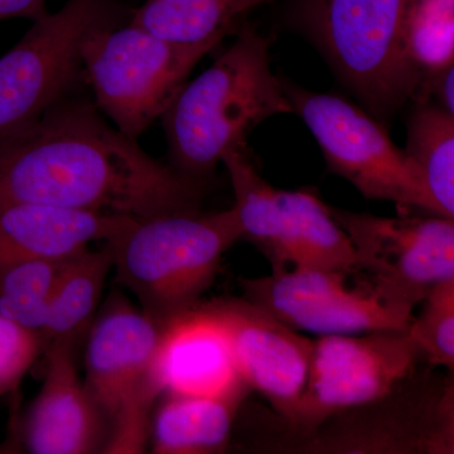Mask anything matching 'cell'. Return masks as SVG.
<instances>
[{
	"label": "cell",
	"mask_w": 454,
	"mask_h": 454,
	"mask_svg": "<svg viewBox=\"0 0 454 454\" xmlns=\"http://www.w3.org/2000/svg\"><path fill=\"white\" fill-rule=\"evenodd\" d=\"M454 66L444 70L443 73L433 77L428 85V98L435 95L438 98V106L454 114Z\"/></svg>",
	"instance_id": "4316f807"
},
{
	"label": "cell",
	"mask_w": 454,
	"mask_h": 454,
	"mask_svg": "<svg viewBox=\"0 0 454 454\" xmlns=\"http://www.w3.org/2000/svg\"><path fill=\"white\" fill-rule=\"evenodd\" d=\"M328 208L354 247L361 286L385 306L413 315L430 288L454 279V219Z\"/></svg>",
	"instance_id": "30bf717a"
},
{
	"label": "cell",
	"mask_w": 454,
	"mask_h": 454,
	"mask_svg": "<svg viewBox=\"0 0 454 454\" xmlns=\"http://www.w3.org/2000/svg\"><path fill=\"white\" fill-rule=\"evenodd\" d=\"M67 259L27 260L0 267V317L40 334Z\"/></svg>",
	"instance_id": "603a6c76"
},
{
	"label": "cell",
	"mask_w": 454,
	"mask_h": 454,
	"mask_svg": "<svg viewBox=\"0 0 454 454\" xmlns=\"http://www.w3.org/2000/svg\"><path fill=\"white\" fill-rule=\"evenodd\" d=\"M420 304L423 309L411 319L408 333L422 363L453 372L454 279L435 284Z\"/></svg>",
	"instance_id": "cb8c5ba5"
},
{
	"label": "cell",
	"mask_w": 454,
	"mask_h": 454,
	"mask_svg": "<svg viewBox=\"0 0 454 454\" xmlns=\"http://www.w3.org/2000/svg\"><path fill=\"white\" fill-rule=\"evenodd\" d=\"M47 2L49 0H0V22L14 18L35 22L49 13Z\"/></svg>",
	"instance_id": "484cf974"
},
{
	"label": "cell",
	"mask_w": 454,
	"mask_h": 454,
	"mask_svg": "<svg viewBox=\"0 0 454 454\" xmlns=\"http://www.w3.org/2000/svg\"><path fill=\"white\" fill-rule=\"evenodd\" d=\"M282 83L293 113L312 131L331 172L367 200L395 203L400 214L435 215L419 170L381 121L346 98Z\"/></svg>",
	"instance_id": "9c48e42d"
},
{
	"label": "cell",
	"mask_w": 454,
	"mask_h": 454,
	"mask_svg": "<svg viewBox=\"0 0 454 454\" xmlns=\"http://www.w3.org/2000/svg\"><path fill=\"white\" fill-rule=\"evenodd\" d=\"M114 268L113 247L82 250L65 262L41 331L42 354L57 343L79 345L97 318L107 277Z\"/></svg>",
	"instance_id": "ac0fdd59"
},
{
	"label": "cell",
	"mask_w": 454,
	"mask_h": 454,
	"mask_svg": "<svg viewBox=\"0 0 454 454\" xmlns=\"http://www.w3.org/2000/svg\"><path fill=\"white\" fill-rule=\"evenodd\" d=\"M405 44L423 80V103L433 77L454 66V0H411L405 20Z\"/></svg>",
	"instance_id": "7402d4cb"
},
{
	"label": "cell",
	"mask_w": 454,
	"mask_h": 454,
	"mask_svg": "<svg viewBox=\"0 0 454 454\" xmlns=\"http://www.w3.org/2000/svg\"><path fill=\"white\" fill-rule=\"evenodd\" d=\"M153 411L149 442L155 454L226 452L239 409L247 396L164 393Z\"/></svg>",
	"instance_id": "e0dca14e"
},
{
	"label": "cell",
	"mask_w": 454,
	"mask_h": 454,
	"mask_svg": "<svg viewBox=\"0 0 454 454\" xmlns=\"http://www.w3.org/2000/svg\"><path fill=\"white\" fill-rule=\"evenodd\" d=\"M270 0H145L130 22L181 44H217Z\"/></svg>",
	"instance_id": "ffe728a7"
},
{
	"label": "cell",
	"mask_w": 454,
	"mask_h": 454,
	"mask_svg": "<svg viewBox=\"0 0 454 454\" xmlns=\"http://www.w3.org/2000/svg\"><path fill=\"white\" fill-rule=\"evenodd\" d=\"M134 221L40 203L0 205V267L27 260L70 258L92 243L113 240Z\"/></svg>",
	"instance_id": "2e32d148"
},
{
	"label": "cell",
	"mask_w": 454,
	"mask_h": 454,
	"mask_svg": "<svg viewBox=\"0 0 454 454\" xmlns=\"http://www.w3.org/2000/svg\"><path fill=\"white\" fill-rule=\"evenodd\" d=\"M210 184L154 160L80 94L0 138V205L145 221L201 211Z\"/></svg>",
	"instance_id": "6da1fadb"
},
{
	"label": "cell",
	"mask_w": 454,
	"mask_h": 454,
	"mask_svg": "<svg viewBox=\"0 0 454 454\" xmlns=\"http://www.w3.org/2000/svg\"><path fill=\"white\" fill-rule=\"evenodd\" d=\"M199 306L225 331L244 384L268 400L280 423L288 422L306 387L313 340L244 297Z\"/></svg>",
	"instance_id": "4fadbf2b"
},
{
	"label": "cell",
	"mask_w": 454,
	"mask_h": 454,
	"mask_svg": "<svg viewBox=\"0 0 454 454\" xmlns=\"http://www.w3.org/2000/svg\"><path fill=\"white\" fill-rule=\"evenodd\" d=\"M304 454H453V372L418 367L394 389L325 419L304 437L273 444Z\"/></svg>",
	"instance_id": "5b68a950"
},
{
	"label": "cell",
	"mask_w": 454,
	"mask_h": 454,
	"mask_svg": "<svg viewBox=\"0 0 454 454\" xmlns=\"http://www.w3.org/2000/svg\"><path fill=\"white\" fill-rule=\"evenodd\" d=\"M76 346L44 349L43 385L23 423V442L33 454L104 453L107 428L76 366Z\"/></svg>",
	"instance_id": "5bb4252c"
},
{
	"label": "cell",
	"mask_w": 454,
	"mask_h": 454,
	"mask_svg": "<svg viewBox=\"0 0 454 454\" xmlns=\"http://www.w3.org/2000/svg\"><path fill=\"white\" fill-rule=\"evenodd\" d=\"M41 354L40 334L0 317V397L17 390Z\"/></svg>",
	"instance_id": "d4e9b609"
},
{
	"label": "cell",
	"mask_w": 454,
	"mask_h": 454,
	"mask_svg": "<svg viewBox=\"0 0 454 454\" xmlns=\"http://www.w3.org/2000/svg\"><path fill=\"white\" fill-rule=\"evenodd\" d=\"M404 151L422 176L435 215L454 219V114L429 101L415 104Z\"/></svg>",
	"instance_id": "44dd1931"
},
{
	"label": "cell",
	"mask_w": 454,
	"mask_h": 454,
	"mask_svg": "<svg viewBox=\"0 0 454 454\" xmlns=\"http://www.w3.org/2000/svg\"><path fill=\"white\" fill-rule=\"evenodd\" d=\"M157 373L163 394L247 396L250 393L236 369L225 331L200 306L163 328Z\"/></svg>",
	"instance_id": "9a60e30c"
},
{
	"label": "cell",
	"mask_w": 454,
	"mask_h": 454,
	"mask_svg": "<svg viewBox=\"0 0 454 454\" xmlns=\"http://www.w3.org/2000/svg\"><path fill=\"white\" fill-rule=\"evenodd\" d=\"M215 44H181L130 20L103 29L83 51L94 103L116 129L138 140L162 118L196 65Z\"/></svg>",
	"instance_id": "ba28073f"
},
{
	"label": "cell",
	"mask_w": 454,
	"mask_h": 454,
	"mask_svg": "<svg viewBox=\"0 0 454 454\" xmlns=\"http://www.w3.org/2000/svg\"><path fill=\"white\" fill-rule=\"evenodd\" d=\"M292 113L271 70L270 41L255 27L241 26L234 43L184 83L160 118L169 164L188 177L211 182L223 155L247 145L262 122Z\"/></svg>",
	"instance_id": "7a4b0ae2"
},
{
	"label": "cell",
	"mask_w": 454,
	"mask_h": 454,
	"mask_svg": "<svg viewBox=\"0 0 454 454\" xmlns=\"http://www.w3.org/2000/svg\"><path fill=\"white\" fill-rule=\"evenodd\" d=\"M162 327L112 294L90 328L83 384L107 428L104 453L139 454L163 391L157 354Z\"/></svg>",
	"instance_id": "8992f818"
},
{
	"label": "cell",
	"mask_w": 454,
	"mask_h": 454,
	"mask_svg": "<svg viewBox=\"0 0 454 454\" xmlns=\"http://www.w3.org/2000/svg\"><path fill=\"white\" fill-rule=\"evenodd\" d=\"M286 216L289 268H312L356 276L354 247L345 230L310 188L277 190Z\"/></svg>",
	"instance_id": "d6986e66"
},
{
	"label": "cell",
	"mask_w": 454,
	"mask_h": 454,
	"mask_svg": "<svg viewBox=\"0 0 454 454\" xmlns=\"http://www.w3.org/2000/svg\"><path fill=\"white\" fill-rule=\"evenodd\" d=\"M346 274L312 268H289L270 276L243 278L245 300L295 331L357 334L405 330L414 315L385 306L363 286L349 288Z\"/></svg>",
	"instance_id": "7c38bea8"
},
{
	"label": "cell",
	"mask_w": 454,
	"mask_h": 454,
	"mask_svg": "<svg viewBox=\"0 0 454 454\" xmlns=\"http://www.w3.org/2000/svg\"><path fill=\"white\" fill-rule=\"evenodd\" d=\"M133 11L122 0H67L35 20L0 57V138L77 94L86 82L83 51L90 38L129 22Z\"/></svg>",
	"instance_id": "52a82bcc"
},
{
	"label": "cell",
	"mask_w": 454,
	"mask_h": 454,
	"mask_svg": "<svg viewBox=\"0 0 454 454\" xmlns=\"http://www.w3.org/2000/svg\"><path fill=\"white\" fill-rule=\"evenodd\" d=\"M235 208L134 221L109 240L116 280L160 327L195 309L221 260L241 240Z\"/></svg>",
	"instance_id": "277c9868"
},
{
	"label": "cell",
	"mask_w": 454,
	"mask_h": 454,
	"mask_svg": "<svg viewBox=\"0 0 454 454\" xmlns=\"http://www.w3.org/2000/svg\"><path fill=\"white\" fill-rule=\"evenodd\" d=\"M411 0H294L291 22L317 47L361 107L384 124L409 101H423V80L405 44Z\"/></svg>",
	"instance_id": "3957f363"
},
{
	"label": "cell",
	"mask_w": 454,
	"mask_h": 454,
	"mask_svg": "<svg viewBox=\"0 0 454 454\" xmlns=\"http://www.w3.org/2000/svg\"><path fill=\"white\" fill-rule=\"evenodd\" d=\"M422 363L405 330L361 336L325 334L313 340L306 387L282 441L304 437L333 414L379 399Z\"/></svg>",
	"instance_id": "8fae6325"
}]
</instances>
